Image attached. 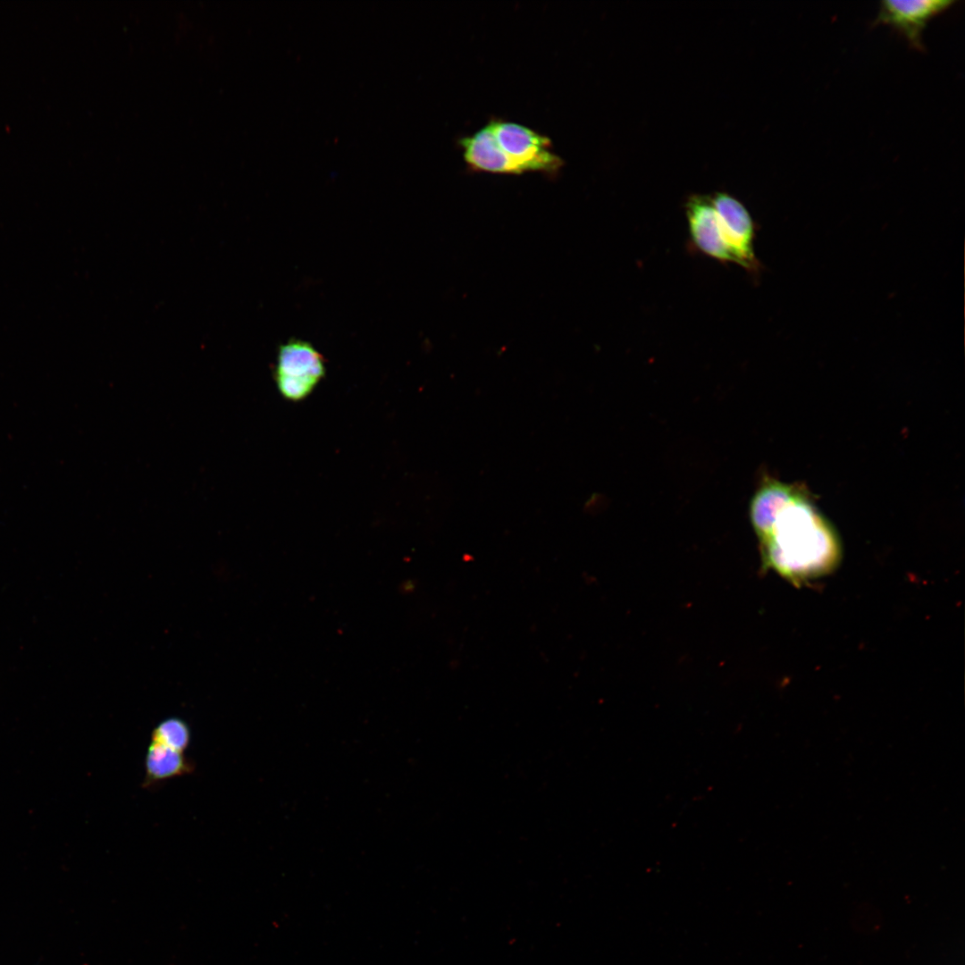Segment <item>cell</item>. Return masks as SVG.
<instances>
[{
    "mask_svg": "<svg viewBox=\"0 0 965 965\" xmlns=\"http://www.w3.org/2000/svg\"><path fill=\"white\" fill-rule=\"evenodd\" d=\"M466 164L475 172L522 174L519 167L504 153L494 136L491 122L459 141Z\"/></svg>",
    "mask_w": 965,
    "mask_h": 965,
    "instance_id": "7",
    "label": "cell"
},
{
    "mask_svg": "<svg viewBox=\"0 0 965 965\" xmlns=\"http://www.w3.org/2000/svg\"><path fill=\"white\" fill-rule=\"evenodd\" d=\"M324 374V359L309 342L291 339L280 346L273 376L287 400L306 399Z\"/></svg>",
    "mask_w": 965,
    "mask_h": 965,
    "instance_id": "2",
    "label": "cell"
},
{
    "mask_svg": "<svg viewBox=\"0 0 965 965\" xmlns=\"http://www.w3.org/2000/svg\"><path fill=\"white\" fill-rule=\"evenodd\" d=\"M801 486L783 482L774 478H764L751 499L749 515L751 525L759 539L768 531L779 511L800 491Z\"/></svg>",
    "mask_w": 965,
    "mask_h": 965,
    "instance_id": "8",
    "label": "cell"
},
{
    "mask_svg": "<svg viewBox=\"0 0 965 965\" xmlns=\"http://www.w3.org/2000/svg\"><path fill=\"white\" fill-rule=\"evenodd\" d=\"M689 231L695 247L705 255L721 262H734L718 224L709 197L692 195L685 205Z\"/></svg>",
    "mask_w": 965,
    "mask_h": 965,
    "instance_id": "6",
    "label": "cell"
},
{
    "mask_svg": "<svg viewBox=\"0 0 965 965\" xmlns=\"http://www.w3.org/2000/svg\"><path fill=\"white\" fill-rule=\"evenodd\" d=\"M716 210L724 241L734 259V263L750 271H757L758 260L754 255V223L744 206L726 192H717L710 197Z\"/></svg>",
    "mask_w": 965,
    "mask_h": 965,
    "instance_id": "4",
    "label": "cell"
},
{
    "mask_svg": "<svg viewBox=\"0 0 965 965\" xmlns=\"http://www.w3.org/2000/svg\"><path fill=\"white\" fill-rule=\"evenodd\" d=\"M953 3L950 0H885L880 3L874 23L894 27L913 48L922 50V35L927 22Z\"/></svg>",
    "mask_w": 965,
    "mask_h": 965,
    "instance_id": "5",
    "label": "cell"
},
{
    "mask_svg": "<svg viewBox=\"0 0 965 965\" xmlns=\"http://www.w3.org/2000/svg\"><path fill=\"white\" fill-rule=\"evenodd\" d=\"M491 123L499 146L523 173L552 174L563 166V160L551 150L548 137L510 122L493 120Z\"/></svg>",
    "mask_w": 965,
    "mask_h": 965,
    "instance_id": "3",
    "label": "cell"
},
{
    "mask_svg": "<svg viewBox=\"0 0 965 965\" xmlns=\"http://www.w3.org/2000/svg\"><path fill=\"white\" fill-rule=\"evenodd\" d=\"M759 541L765 566L795 584L827 575L842 557L835 530L802 488Z\"/></svg>",
    "mask_w": 965,
    "mask_h": 965,
    "instance_id": "1",
    "label": "cell"
},
{
    "mask_svg": "<svg viewBox=\"0 0 965 965\" xmlns=\"http://www.w3.org/2000/svg\"><path fill=\"white\" fill-rule=\"evenodd\" d=\"M190 741L189 726L185 720L177 717L162 720L151 733V742L183 753L188 749Z\"/></svg>",
    "mask_w": 965,
    "mask_h": 965,
    "instance_id": "10",
    "label": "cell"
},
{
    "mask_svg": "<svg viewBox=\"0 0 965 965\" xmlns=\"http://www.w3.org/2000/svg\"><path fill=\"white\" fill-rule=\"evenodd\" d=\"M193 770V762L183 752L151 742L145 758L144 786H153Z\"/></svg>",
    "mask_w": 965,
    "mask_h": 965,
    "instance_id": "9",
    "label": "cell"
}]
</instances>
